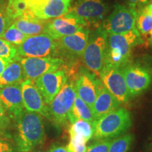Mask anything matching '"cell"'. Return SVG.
<instances>
[{
    "label": "cell",
    "mask_w": 152,
    "mask_h": 152,
    "mask_svg": "<svg viewBox=\"0 0 152 152\" xmlns=\"http://www.w3.org/2000/svg\"><path fill=\"white\" fill-rule=\"evenodd\" d=\"M14 58L21 64L24 73V80L35 81L44 74L58 70L62 67L64 61L58 57H21Z\"/></svg>",
    "instance_id": "obj_8"
},
{
    "label": "cell",
    "mask_w": 152,
    "mask_h": 152,
    "mask_svg": "<svg viewBox=\"0 0 152 152\" xmlns=\"http://www.w3.org/2000/svg\"><path fill=\"white\" fill-rule=\"evenodd\" d=\"M99 77L104 86L109 90L120 104H125L130 99L124 77L118 68L104 65Z\"/></svg>",
    "instance_id": "obj_11"
},
{
    "label": "cell",
    "mask_w": 152,
    "mask_h": 152,
    "mask_svg": "<svg viewBox=\"0 0 152 152\" xmlns=\"http://www.w3.org/2000/svg\"><path fill=\"white\" fill-rule=\"evenodd\" d=\"M86 26V23L83 19L68 11L63 16L47 20L45 34L57 40L65 36L75 34Z\"/></svg>",
    "instance_id": "obj_10"
},
{
    "label": "cell",
    "mask_w": 152,
    "mask_h": 152,
    "mask_svg": "<svg viewBox=\"0 0 152 152\" xmlns=\"http://www.w3.org/2000/svg\"><path fill=\"white\" fill-rule=\"evenodd\" d=\"M149 44L150 45H152V30L151 32V33H150V36H149Z\"/></svg>",
    "instance_id": "obj_37"
},
{
    "label": "cell",
    "mask_w": 152,
    "mask_h": 152,
    "mask_svg": "<svg viewBox=\"0 0 152 152\" xmlns=\"http://www.w3.org/2000/svg\"><path fill=\"white\" fill-rule=\"evenodd\" d=\"M70 136H77L83 138L87 142L92 138L94 134L93 123L79 120L73 123L69 130Z\"/></svg>",
    "instance_id": "obj_24"
},
{
    "label": "cell",
    "mask_w": 152,
    "mask_h": 152,
    "mask_svg": "<svg viewBox=\"0 0 152 152\" xmlns=\"http://www.w3.org/2000/svg\"><path fill=\"white\" fill-rule=\"evenodd\" d=\"M6 7H7L6 3L0 5V37L13 23V20L7 14Z\"/></svg>",
    "instance_id": "obj_30"
},
{
    "label": "cell",
    "mask_w": 152,
    "mask_h": 152,
    "mask_svg": "<svg viewBox=\"0 0 152 152\" xmlns=\"http://www.w3.org/2000/svg\"><path fill=\"white\" fill-rule=\"evenodd\" d=\"M0 100L10 119L16 122L25 110L20 84L1 87Z\"/></svg>",
    "instance_id": "obj_17"
},
{
    "label": "cell",
    "mask_w": 152,
    "mask_h": 152,
    "mask_svg": "<svg viewBox=\"0 0 152 152\" xmlns=\"http://www.w3.org/2000/svg\"><path fill=\"white\" fill-rule=\"evenodd\" d=\"M132 125L130 112L124 108L106 114L93 123L94 140L115 138L124 134Z\"/></svg>",
    "instance_id": "obj_3"
},
{
    "label": "cell",
    "mask_w": 152,
    "mask_h": 152,
    "mask_svg": "<svg viewBox=\"0 0 152 152\" xmlns=\"http://www.w3.org/2000/svg\"><path fill=\"white\" fill-rule=\"evenodd\" d=\"M29 36L25 35L20 32L14 24H11L9 27L6 30V31L1 36V39L9 42L13 45L18 47L26 40Z\"/></svg>",
    "instance_id": "obj_26"
},
{
    "label": "cell",
    "mask_w": 152,
    "mask_h": 152,
    "mask_svg": "<svg viewBox=\"0 0 152 152\" xmlns=\"http://www.w3.org/2000/svg\"><path fill=\"white\" fill-rule=\"evenodd\" d=\"M47 20H41L35 16H22L13 21L18 29L28 36L44 34Z\"/></svg>",
    "instance_id": "obj_20"
},
{
    "label": "cell",
    "mask_w": 152,
    "mask_h": 152,
    "mask_svg": "<svg viewBox=\"0 0 152 152\" xmlns=\"http://www.w3.org/2000/svg\"><path fill=\"white\" fill-rule=\"evenodd\" d=\"M144 43L136 28L123 34H107V48L104 65L121 69L130 62L134 47Z\"/></svg>",
    "instance_id": "obj_2"
},
{
    "label": "cell",
    "mask_w": 152,
    "mask_h": 152,
    "mask_svg": "<svg viewBox=\"0 0 152 152\" xmlns=\"http://www.w3.org/2000/svg\"><path fill=\"white\" fill-rule=\"evenodd\" d=\"M0 5H1V4H0Z\"/></svg>",
    "instance_id": "obj_40"
},
{
    "label": "cell",
    "mask_w": 152,
    "mask_h": 152,
    "mask_svg": "<svg viewBox=\"0 0 152 152\" xmlns=\"http://www.w3.org/2000/svg\"><path fill=\"white\" fill-rule=\"evenodd\" d=\"M9 63L5 61L3 58H1L0 57V75H1V73H3V71H4L5 68L7 67V66L8 65Z\"/></svg>",
    "instance_id": "obj_35"
},
{
    "label": "cell",
    "mask_w": 152,
    "mask_h": 152,
    "mask_svg": "<svg viewBox=\"0 0 152 152\" xmlns=\"http://www.w3.org/2000/svg\"><path fill=\"white\" fill-rule=\"evenodd\" d=\"M76 96L75 83L67 79L58 94L48 105L50 121L57 126L65 124Z\"/></svg>",
    "instance_id": "obj_6"
},
{
    "label": "cell",
    "mask_w": 152,
    "mask_h": 152,
    "mask_svg": "<svg viewBox=\"0 0 152 152\" xmlns=\"http://www.w3.org/2000/svg\"><path fill=\"white\" fill-rule=\"evenodd\" d=\"M90 30L85 27L73 35L57 39L58 56L64 55L68 58L82 57L88 41Z\"/></svg>",
    "instance_id": "obj_15"
},
{
    "label": "cell",
    "mask_w": 152,
    "mask_h": 152,
    "mask_svg": "<svg viewBox=\"0 0 152 152\" xmlns=\"http://www.w3.org/2000/svg\"><path fill=\"white\" fill-rule=\"evenodd\" d=\"M120 105L121 104L118 101L102 83L99 87L97 96L92 108L94 120L96 121L106 114L116 111L119 109Z\"/></svg>",
    "instance_id": "obj_19"
},
{
    "label": "cell",
    "mask_w": 152,
    "mask_h": 152,
    "mask_svg": "<svg viewBox=\"0 0 152 152\" xmlns=\"http://www.w3.org/2000/svg\"><path fill=\"white\" fill-rule=\"evenodd\" d=\"M144 8L146 9V10L148 11L149 13H151L152 14V1L149 4H148L147 6L144 7Z\"/></svg>",
    "instance_id": "obj_36"
},
{
    "label": "cell",
    "mask_w": 152,
    "mask_h": 152,
    "mask_svg": "<svg viewBox=\"0 0 152 152\" xmlns=\"http://www.w3.org/2000/svg\"><path fill=\"white\" fill-rule=\"evenodd\" d=\"M87 142L77 136H70V142L66 148L68 152H86Z\"/></svg>",
    "instance_id": "obj_29"
},
{
    "label": "cell",
    "mask_w": 152,
    "mask_h": 152,
    "mask_svg": "<svg viewBox=\"0 0 152 152\" xmlns=\"http://www.w3.org/2000/svg\"><path fill=\"white\" fill-rule=\"evenodd\" d=\"M17 56L21 57H56L58 56L57 40L47 34L29 36L17 47Z\"/></svg>",
    "instance_id": "obj_7"
},
{
    "label": "cell",
    "mask_w": 152,
    "mask_h": 152,
    "mask_svg": "<svg viewBox=\"0 0 152 152\" xmlns=\"http://www.w3.org/2000/svg\"><path fill=\"white\" fill-rule=\"evenodd\" d=\"M5 3V0H0V4H2Z\"/></svg>",
    "instance_id": "obj_38"
},
{
    "label": "cell",
    "mask_w": 152,
    "mask_h": 152,
    "mask_svg": "<svg viewBox=\"0 0 152 152\" xmlns=\"http://www.w3.org/2000/svg\"><path fill=\"white\" fill-rule=\"evenodd\" d=\"M137 11L136 7L132 5L117 4L101 28L107 34L128 33L135 28Z\"/></svg>",
    "instance_id": "obj_5"
},
{
    "label": "cell",
    "mask_w": 152,
    "mask_h": 152,
    "mask_svg": "<svg viewBox=\"0 0 152 152\" xmlns=\"http://www.w3.org/2000/svg\"><path fill=\"white\" fill-rule=\"evenodd\" d=\"M17 56V47L0 38V57L10 63Z\"/></svg>",
    "instance_id": "obj_27"
},
{
    "label": "cell",
    "mask_w": 152,
    "mask_h": 152,
    "mask_svg": "<svg viewBox=\"0 0 152 152\" xmlns=\"http://www.w3.org/2000/svg\"><path fill=\"white\" fill-rule=\"evenodd\" d=\"M133 141L131 134H124L111 140L108 152H128Z\"/></svg>",
    "instance_id": "obj_25"
},
{
    "label": "cell",
    "mask_w": 152,
    "mask_h": 152,
    "mask_svg": "<svg viewBox=\"0 0 152 152\" xmlns=\"http://www.w3.org/2000/svg\"><path fill=\"white\" fill-rule=\"evenodd\" d=\"M11 125V120L0 100V136L5 137L9 139L11 138L10 134Z\"/></svg>",
    "instance_id": "obj_28"
},
{
    "label": "cell",
    "mask_w": 152,
    "mask_h": 152,
    "mask_svg": "<svg viewBox=\"0 0 152 152\" xmlns=\"http://www.w3.org/2000/svg\"><path fill=\"white\" fill-rule=\"evenodd\" d=\"M135 28L143 41L145 39L149 43L150 33L152 30V14L144 7H141L137 11Z\"/></svg>",
    "instance_id": "obj_23"
},
{
    "label": "cell",
    "mask_w": 152,
    "mask_h": 152,
    "mask_svg": "<svg viewBox=\"0 0 152 152\" xmlns=\"http://www.w3.org/2000/svg\"><path fill=\"white\" fill-rule=\"evenodd\" d=\"M124 77L130 98L141 94L149 88L152 75L147 68L129 63L121 68Z\"/></svg>",
    "instance_id": "obj_9"
},
{
    "label": "cell",
    "mask_w": 152,
    "mask_h": 152,
    "mask_svg": "<svg viewBox=\"0 0 152 152\" xmlns=\"http://www.w3.org/2000/svg\"><path fill=\"white\" fill-rule=\"evenodd\" d=\"M15 149L17 152H30L45 142V130L42 116L25 109L15 122Z\"/></svg>",
    "instance_id": "obj_1"
},
{
    "label": "cell",
    "mask_w": 152,
    "mask_h": 152,
    "mask_svg": "<svg viewBox=\"0 0 152 152\" xmlns=\"http://www.w3.org/2000/svg\"><path fill=\"white\" fill-rule=\"evenodd\" d=\"M23 102L25 109L28 111L35 112L42 116L50 120V114L48 105L44 101L35 81L26 80L20 84Z\"/></svg>",
    "instance_id": "obj_14"
},
{
    "label": "cell",
    "mask_w": 152,
    "mask_h": 152,
    "mask_svg": "<svg viewBox=\"0 0 152 152\" xmlns=\"http://www.w3.org/2000/svg\"><path fill=\"white\" fill-rule=\"evenodd\" d=\"M24 73L20 63L16 58L11 61L0 75V88L7 85L21 84Z\"/></svg>",
    "instance_id": "obj_21"
},
{
    "label": "cell",
    "mask_w": 152,
    "mask_h": 152,
    "mask_svg": "<svg viewBox=\"0 0 152 152\" xmlns=\"http://www.w3.org/2000/svg\"><path fill=\"white\" fill-rule=\"evenodd\" d=\"M67 79L66 72L64 70L58 69L44 74L35 80L36 87L47 105L51 103L53 99L58 94Z\"/></svg>",
    "instance_id": "obj_13"
},
{
    "label": "cell",
    "mask_w": 152,
    "mask_h": 152,
    "mask_svg": "<svg viewBox=\"0 0 152 152\" xmlns=\"http://www.w3.org/2000/svg\"><path fill=\"white\" fill-rule=\"evenodd\" d=\"M28 9L36 18L48 20L67 14L71 0H24Z\"/></svg>",
    "instance_id": "obj_12"
},
{
    "label": "cell",
    "mask_w": 152,
    "mask_h": 152,
    "mask_svg": "<svg viewBox=\"0 0 152 152\" xmlns=\"http://www.w3.org/2000/svg\"><path fill=\"white\" fill-rule=\"evenodd\" d=\"M68 120L72 124L79 120H83L92 123L95 121L92 109L77 96L68 113Z\"/></svg>",
    "instance_id": "obj_22"
},
{
    "label": "cell",
    "mask_w": 152,
    "mask_h": 152,
    "mask_svg": "<svg viewBox=\"0 0 152 152\" xmlns=\"http://www.w3.org/2000/svg\"><path fill=\"white\" fill-rule=\"evenodd\" d=\"M151 47H152V45H151Z\"/></svg>",
    "instance_id": "obj_39"
},
{
    "label": "cell",
    "mask_w": 152,
    "mask_h": 152,
    "mask_svg": "<svg viewBox=\"0 0 152 152\" xmlns=\"http://www.w3.org/2000/svg\"><path fill=\"white\" fill-rule=\"evenodd\" d=\"M107 7L102 0H78L69 11L87 23H97L107 12Z\"/></svg>",
    "instance_id": "obj_16"
},
{
    "label": "cell",
    "mask_w": 152,
    "mask_h": 152,
    "mask_svg": "<svg viewBox=\"0 0 152 152\" xmlns=\"http://www.w3.org/2000/svg\"><path fill=\"white\" fill-rule=\"evenodd\" d=\"M49 152H68L67 149L64 146L60 145H54L51 148Z\"/></svg>",
    "instance_id": "obj_34"
},
{
    "label": "cell",
    "mask_w": 152,
    "mask_h": 152,
    "mask_svg": "<svg viewBox=\"0 0 152 152\" xmlns=\"http://www.w3.org/2000/svg\"><path fill=\"white\" fill-rule=\"evenodd\" d=\"M111 143V139L97 140L87 148L86 152H108Z\"/></svg>",
    "instance_id": "obj_31"
},
{
    "label": "cell",
    "mask_w": 152,
    "mask_h": 152,
    "mask_svg": "<svg viewBox=\"0 0 152 152\" xmlns=\"http://www.w3.org/2000/svg\"><path fill=\"white\" fill-rule=\"evenodd\" d=\"M126 1L128 2V4L134 6L136 8L137 7H140L141 8L142 6L149 4L152 0H126Z\"/></svg>",
    "instance_id": "obj_33"
},
{
    "label": "cell",
    "mask_w": 152,
    "mask_h": 152,
    "mask_svg": "<svg viewBox=\"0 0 152 152\" xmlns=\"http://www.w3.org/2000/svg\"><path fill=\"white\" fill-rule=\"evenodd\" d=\"M8 139L0 136V152H17Z\"/></svg>",
    "instance_id": "obj_32"
},
{
    "label": "cell",
    "mask_w": 152,
    "mask_h": 152,
    "mask_svg": "<svg viewBox=\"0 0 152 152\" xmlns=\"http://www.w3.org/2000/svg\"><path fill=\"white\" fill-rule=\"evenodd\" d=\"M101 84L102 81L94 73L83 70L80 72L75 83L77 96L92 109Z\"/></svg>",
    "instance_id": "obj_18"
},
{
    "label": "cell",
    "mask_w": 152,
    "mask_h": 152,
    "mask_svg": "<svg viewBox=\"0 0 152 152\" xmlns=\"http://www.w3.org/2000/svg\"><path fill=\"white\" fill-rule=\"evenodd\" d=\"M107 48V33L101 27L90 32L88 41L83 54L85 65L95 75H99L104 66Z\"/></svg>",
    "instance_id": "obj_4"
}]
</instances>
